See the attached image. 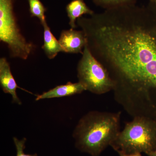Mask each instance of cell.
I'll use <instances>...</instances> for the list:
<instances>
[{
    "label": "cell",
    "instance_id": "6da1fadb",
    "mask_svg": "<svg viewBox=\"0 0 156 156\" xmlns=\"http://www.w3.org/2000/svg\"><path fill=\"white\" fill-rule=\"evenodd\" d=\"M77 25L93 56L107 70L116 92L146 95L156 91V5L149 2L105 10Z\"/></svg>",
    "mask_w": 156,
    "mask_h": 156
},
{
    "label": "cell",
    "instance_id": "7a4b0ae2",
    "mask_svg": "<svg viewBox=\"0 0 156 156\" xmlns=\"http://www.w3.org/2000/svg\"><path fill=\"white\" fill-rule=\"evenodd\" d=\"M120 112H91L79 121L73 132L76 147L82 152L99 156L119 135Z\"/></svg>",
    "mask_w": 156,
    "mask_h": 156
},
{
    "label": "cell",
    "instance_id": "3957f363",
    "mask_svg": "<svg viewBox=\"0 0 156 156\" xmlns=\"http://www.w3.org/2000/svg\"><path fill=\"white\" fill-rule=\"evenodd\" d=\"M111 146L117 152L147 154L156 148V123L137 116L127 123Z\"/></svg>",
    "mask_w": 156,
    "mask_h": 156
},
{
    "label": "cell",
    "instance_id": "277c9868",
    "mask_svg": "<svg viewBox=\"0 0 156 156\" xmlns=\"http://www.w3.org/2000/svg\"><path fill=\"white\" fill-rule=\"evenodd\" d=\"M14 0H0V41L12 58L26 60L34 49L21 33L14 9Z\"/></svg>",
    "mask_w": 156,
    "mask_h": 156
},
{
    "label": "cell",
    "instance_id": "5b68a950",
    "mask_svg": "<svg viewBox=\"0 0 156 156\" xmlns=\"http://www.w3.org/2000/svg\"><path fill=\"white\" fill-rule=\"evenodd\" d=\"M77 70L79 82L86 90L97 95L114 90V81L107 70L93 56L87 44L78 62Z\"/></svg>",
    "mask_w": 156,
    "mask_h": 156
},
{
    "label": "cell",
    "instance_id": "8992f818",
    "mask_svg": "<svg viewBox=\"0 0 156 156\" xmlns=\"http://www.w3.org/2000/svg\"><path fill=\"white\" fill-rule=\"evenodd\" d=\"M58 41L62 52L74 54H83L87 43L86 35L83 30L71 28L62 30Z\"/></svg>",
    "mask_w": 156,
    "mask_h": 156
},
{
    "label": "cell",
    "instance_id": "52a82bcc",
    "mask_svg": "<svg viewBox=\"0 0 156 156\" xmlns=\"http://www.w3.org/2000/svg\"><path fill=\"white\" fill-rule=\"evenodd\" d=\"M0 84L3 92L11 95L13 102L19 105L22 104L16 92L17 88H20L12 75L9 62L3 57L0 58Z\"/></svg>",
    "mask_w": 156,
    "mask_h": 156
},
{
    "label": "cell",
    "instance_id": "ba28073f",
    "mask_svg": "<svg viewBox=\"0 0 156 156\" xmlns=\"http://www.w3.org/2000/svg\"><path fill=\"white\" fill-rule=\"evenodd\" d=\"M84 91H86V88L80 82L76 83L68 82L65 85L57 86L41 95H36L35 100L39 101L41 99L66 97L80 94Z\"/></svg>",
    "mask_w": 156,
    "mask_h": 156
},
{
    "label": "cell",
    "instance_id": "9c48e42d",
    "mask_svg": "<svg viewBox=\"0 0 156 156\" xmlns=\"http://www.w3.org/2000/svg\"><path fill=\"white\" fill-rule=\"evenodd\" d=\"M66 11L69 18V25L71 28L73 29L77 27V20L83 15L88 14L91 16L95 14L84 0H72L66 6Z\"/></svg>",
    "mask_w": 156,
    "mask_h": 156
},
{
    "label": "cell",
    "instance_id": "30bf717a",
    "mask_svg": "<svg viewBox=\"0 0 156 156\" xmlns=\"http://www.w3.org/2000/svg\"><path fill=\"white\" fill-rule=\"evenodd\" d=\"M42 24L44 30V44L42 48L49 59H53L59 52H62V48L58 41L53 35L47 22Z\"/></svg>",
    "mask_w": 156,
    "mask_h": 156
},
{
    "label": "cell",
    "instance_id": "8fae6325",
    "mask_svg": "<svg viewBox=\"0 0 156 156\" xmlns=\"http://www.w3.org/2000/svg\"><path fill=\"white\" fill-rule=\"evenodd\" d=\"M96 6L109 10L136 5L137 0H92Z\"/></svg>",
    "mask_w": 156,
    "mask_h": 156
},
{
    "label": "cell",
    "instance_id": "7c38bea8",
    "mask_svg": "<svg viewBox=\"0 0 156 156\" xmlns=\"http://www.w3.org/2000/svg\"><path fill=\"white\" fill-rule=\"evenodd\" d=\"M31 17L38 18L41 24L46 21L45 13L47 9L40 0H27Z\"/></svg>",
    "mask_w": 156,
    "mask_h": 156
},
{
    "label": "cell",
    "instance_id": "4fadbf2b",
    "mask_svg": "<svg viewBox=\"0 0 156 156\" xmlns=\"http://www.w3.org/2000/svg\"><path fill=\"white\" fill-rule=\"evenodd\" d=\"M13 140L17 150L16 156H38L37 154H27L24 153L23 151L25 148V143L27 140L26 138H23L21 140H19L16 137H14Z\"/></svg>",
    "mask_w": 156,
    "mask_h": 156
},
{
    "label": "cell",
    "instance_id": "5bb4252c",
    "mask_svg": "<svg viewBox=\"0 0 156 156\" xmlns=\"http://www.w3.org/2000/svg\"><path fill=\"white\" fill-rule=\"evenodd\" d=\"M118 153L119 156H142L141 153H138L131 154H125L124 153L120 152Z\"/></svg>",
    "mask_w": 156,
    "mask_h": 156
},
{
    "label": "cell",
    "instance_id": "9a60e30c",
    "mask_svg": "<svg viewBox=\"0 0 156 156\" xmlns=\"http://www.w3.org/2000/svg\"><path fill=\"white\" fill-rule=\"evenodd\" d=\"M147 155L148 156H156V148Z\"/></svg>",
    "mask_w": 156,
    "mask_h": 156
},
{
    "label": "cell",
    "instance_id": "2e32d148",
    "mask_svg": "<svg viewBox=\"0 0 156 156\" xmlns=\"http://www.w3.org/2000/svg\"><path fill=\"white\" fill-rule=\"evenodd\" d=\"M149 2L153 3L156 5V0H149Z\"/></svg>",
    "mask_w": 156,
    "mask_h": 156
}]
</instances>
